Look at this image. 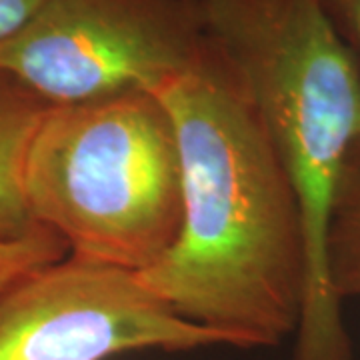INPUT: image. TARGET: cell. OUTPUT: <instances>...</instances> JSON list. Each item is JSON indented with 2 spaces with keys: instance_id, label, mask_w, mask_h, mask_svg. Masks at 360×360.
Here are the masks:
<instances>
[{
  "instance_id": "cell-9",
  "label": "cell",
  "mask_w": 360,
  "mask_h": 360,
  "mask_svg": "<svg viewBox=\"0 0 360 360\" xmlns=\"http://www.w3.org/2000/svg\"><path fill=\"white\" fill-rule=\"evenodd\" d=\"M42 2L44 0H0V42L16 34Z\"/></svg>"
},
{
  "instance_id": "cell-5",
  "label": "cell",
  "mask_w": 360,
  "mask_h": 360,
  "mask_svg": "<svg viewBox=\"0 0 360 360\" xmlns=\"http://www.w3.org/2000/svg\"><path fill=\"white\" fill-rule=\"evenodd\" d=\"M229 347L179 316L136 272L65 257L0 292V360H106Z\"/></svg>"
},
{
  "instance_id": "cell-10",
  "label": "cell",
  "mask_w": 360,
  "mask_h": 360,
  "mask_svg": "<svg viewBox=\"0 0 360 360\" xmlns=\"http://www.w3.org/2000/svg\"><path fill=\"white\" fill-rule=\"evenodd\" d=\"M333 16L340 18L348 34L360 46V0H326Z\"/></svg>"
},
{
  "instance_id": "cell-1",
  "label": "cell",
  "mask_w": 360,
  "mask_h": 360,
  "mask_svg": "<svg viewBox=\"0 0 360 360\" xmlns=\"http://www.w3.org/2000/svg\"><path fill=\"white\" fill-rule=\"evenodd\" d=\"M153 92L176 130L182 220L172 248L139 278L229 347H276L300 321L307 240L269 132L208 37L193 65Z\"/></svg>"
},
{
  "instance_id": "cell-3",
  "label": "cell",
  "mask_w": 360,
  "mask_h": 360,
  "mask_svg": "<svg viewBox=\"0 0 360 360\" xmlns=\"http://www.w3.org/2000/svg\"><path fill=\"white\" fill-rule=\"evenodd\" d=\"M28 208L68 255L141 274L172 248L182 220L174 122L148 90L54 106L30 144Z\"/></svg>"
},
{
  "instance_id": "cell-2",
  "label": "cell",
  "mask_w": 360,
  "mask_h": 360,
  "mask_svg": "<svg viewBox=\"0 0 360 360\" xmlns=\"http://www.w3.org/2000/svg\"><path fill=\"white\" fill-rule=\"evenodd\" d=\"M295 188L307 292L292 360H354L326 274V232L348 153L360 139V70L326 0H198Z\"/></svg>"
},
{
  "instance_id": "cell-8",
  "label": "cell",
  "mask_w": 360,
  "mask_h": 360,
  "mask_svg": "<svg viewBox=\"0 0 360 360\" xmlns=\"http://www.w3.org/2000/svg\"><path fill=\"white\" fill-rule=\"evenodd\" d=\"M65 257H68V248L56 232L20 243H0V292L30 270Z\"/></svg>"
},
{
  "instance_id": "cell-6",
  "label": "cell",
  "mask_w": 360,
  "mask_h": 360,
  "mask_svg": "<svg viewBox=\"0 0 360 360\" xmlns=\"http://www.w3.org/2000/svg\"><path fill=\"white\" fill-rule=\"evenodd\" d=\"M52 104L0 70V243H20L46 234L34 220L25 193V168Z\"/></svg>"
},
{
  "instance_id": "cell-4",
  "label": "cell",
  "mask_w": 360,
  "mask_h": 360,
  "mask_svg": "<svg viewBox=\"0 0 360 360\" xmlns=\"http://www.w3.org/2000/svg\"><path fill=\"white\" fill-rule=\"evenodd\" d=\"M198 0H44L0 70L54 106L156 90L205 51Z\"/></svg>"
},
{
  "instance_id": "cell-7",
  "label": "cell",
  "mask_w": 360,
  "mask_h": 360,
  "mask_svg": "<svg viewBox=\"0 0 360 360\" xmlns=\"http://www.w3.org/2000/svg\"><path fill=\"white\" fill-rule=\"evenodd\" d=\"M324 257L336 298L342 302L360 296V139L352 144L336 186Z\"/></svg>"
}]
</instances>
